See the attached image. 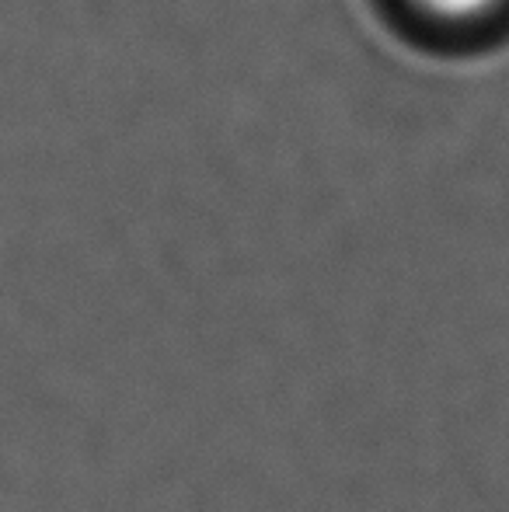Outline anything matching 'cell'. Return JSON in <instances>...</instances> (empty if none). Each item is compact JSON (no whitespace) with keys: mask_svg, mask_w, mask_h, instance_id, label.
Wrapping results in <instances>:
<instances>
[{"mask_svg":"<svg viewBox=\"0 0 509 512\" xmlns=\"http://www.w3.org/2000/svg\"><path fill=\"white\" fill-rule=\"evenodd\" d=\"M387 11L408 32L433 35L436 42L461 46L485 42L509 25V0H384Z\"/></svg>","mask_w":509,"mask_h":512,"instance_id":"6da1fadb","label":"cell"}]
</instances>
